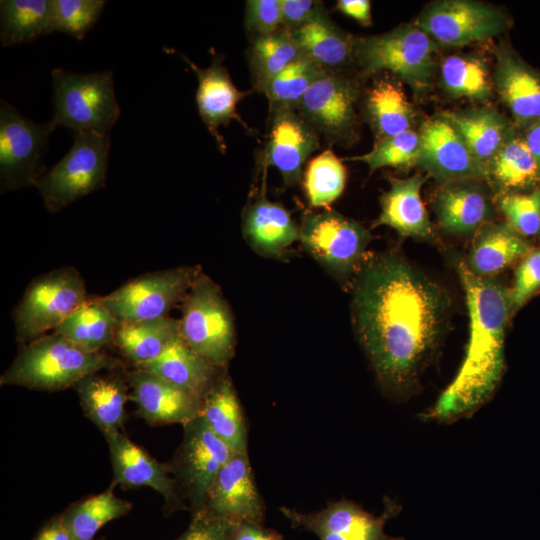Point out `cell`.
<instances>
[{
  "instance_id": "1",
  "label": "cell",
  "mask_w": 540,
  "mask_h": 540,
  "mask_svg": "<svg viewBox=\"0 0 540 540\" xmlns=\"http://www.w3.org/2000/svg\"><path fill=\"white\" fill-rule=\"evenodd\" d=\"M448 310L443 288L402 258L384 254L362 266L353 293L354 327L390 397L415 393L444 336Z\"/></svg>"
},
{
  "instance_id": "2",
  "label": "cell",
  "mask_w": 540,
  "mask_h": 540,
  "mask_svg": "<svg viewBox=\"0 0 540 540\" xmlns=\"http://www.w3.org/2000/svg\"><path fill=\"white\" fill-rule=\"evenodd\" d=\"M456 269L466 296L469 340L453 381L422 414L426 421L451 423L473 415L493 396L505 367L506 326L512 312L509 290L474 275L463 260Z\"/></svg>"
},
{
  "instance_id": "3",
  "label": "cell",
  "mask_w": 540,
  "mask_h": 540,
  "mask_svg": "<svg viewBox=\"0 0 540 540\" xmlns=\"http://www.w3.org/2000/svg\"><path fill=\"white\" fill-rule=\"evenodd\" d=\"M122 362L103 352L87 351L53 331L23 344L0 378L1 385L21 386L40 391H61L84 377L114 371Z\"/></svg>"
},
{
  "instance_id": "4",
  "label": "cell",
  "mask_w": 540,
  "mask_h": 540,
  "mask_svg": "<svg viewBox=\"0 0 540 540\" xmlns=\"http://www.w3.org/2000/svg\"><path fill=\"white\" fill-rule=\"evenodd\" d=\"M436 51L437 43L415 23L354 40L355 64L363 77L390 72L416 91L431 84Z\"/></svg>"
},
{
  "instance_id": "5",
  "label": "cell",
  "mask_w": 540,
  "mask_h": 540,
  "mask_svg": "<svg viewBox=\"0 0 540 540\" xmlns=\"http://www.w3.org/2000/svg\"><path fill=\"white\" fill-rule=\"evenodd\" d=\"M51 75L52 127H65L74 134H108L120 116L112 71L75 73L55 68Z\"/></svg>"
},
{
  "instance_id": "6",
  "label": "cell",
  "mask_w": 540,
  "mask_h": 540,
  "mask_svg": "<svg viewBox=\"0 0 540 540\" xmlns=\"http://www.w3.org/2000/svg\"><path fill=\"white\" fill-rule=\"evenodd\" d=\"M180 336L198 355L226 367L234 354L235 332L230 307L220 288L199 274L182 301Z\"/></svg>"
},
{
  "instance_id": "7",
  "label": "cell",
  "mask_w": 540,
  "mask_h": 540,
  "mask_svg": "<svg viewBox=\"0 0 540 540\" xmlns=\"http://www.w3.org/2000/svg\"><path fill=\"white\" fill-rule=\"evenodd\" d=\"M110 144L108 134L96 132L74 134L70 150L34 184L48 212H59L105 185Z\"/></svg>"
},
{
  "instance_id": "8",
  "label": "cell",
  "mask_w": 540,
  "mask_h": 540,
  "mask_svg": "<svg viewBox=\"0 0 540 540\" xmlns=\"http://www.w3.org/2000/svg\"><path fill=\"white\" fill-rule=\"evenodd\" d=\"M86 300L84 279L75 268H58L35 278L13 313L16 340L27 344L55 331Z\"/></svg>"
},
{
  "instance_id": "9",
  "label": "cell",
  "mask_w": 540,
  "mask_h": 540,
  "mask_svg": "<svg viewBox=\"0 0 540 540\" xmlns=\"http://www.w3.org/2000/svg\"><path fill=\"white\" fill-rule=\"evenodd\" d=\"M183 440L167 463L192 514L203 511L217 474L235 453L198 416L183 425Z\"/></svg>"
},
{
  "instance_id": "10",
  "label": "cell",
  "mask_w": 540,
  "mask_h": 540,
  "mask_svg": "<svg viewBox=\"0 0 540 540\" xmlns=\"http://www.w3.org/2000/svg\"><path fill=\"white\" fill-rule=\"evenodd\" d=\"M360 82L348 72H325L296 106L300 115L330 143L350 145L357 139Z\"/></svg>"
},
{
  "instance_id": "11",
  "label": "cell",
  "mask_w": 540,
  "mask_h": 540,
  "mask_svg": "<svg viewBox=\"0 0 540 540\" xmlns=\"http://www.w3.org/2000/svg\"><path fill=\"white\" fill-rule=\"evenodd\" d=\"M55 129L50 122L36 123L14 106L0 102L1 192L34 186L45 173L42 158Z\"/></svg>"
},
{
  "instance_id": "12",
  "label": "cell",
  "mask_w": 540,
  "mask_h": 540,
  "mask_svg": "<svg viewBox=\"0 0 540 540\" xmlns=\"http://www.w3.org/2000/svg\"><path fill=\"white\" fill-rule=\"evenodd\" d=\"M371 239L360 223L333 210L305 212L299 226L304 249L325 270L341 278L356 269Z\"/></svg>"
},
{
  "instance_id": "13",
  "label": "cell",
  "mask_w": 540,
  "mask_h": 540,
  "mask_svg": "<svg viewBox=\"0 0 540 540\" xmlns=\"http://www.w3.org/2000/svg\"><path fill=\"white\" fill-rule=\"evenodd\" d=\"M199 274L195 267L147 273L98 300L119 323L165 317L174 305L183 301Z\"/></svg>"
},
{
  "instance_id": "14",
  "label": "cell",
  "mask_w": 540,
  "mask_h": 540,
  "mask_svg": "<svg viewBox=\"0 0 540 540\" xmlns=\"http://www.w3.org/2000/svg\"><path fill=\"white\" fill-rule=\"evenodd\" d=\"M415 25L437 44L463 46L502 33L509 21L502 11L486 3L443 0L428 5Z\"/></svg>"
},
{
  "instance_id": "15",
  "label": "cell",
  "mask_w": 540,
  "mask_h": 540,
  "mask_svg": "<svg viewBox=\"0 0 540 540\" xmlns=\"http://www.w3.org/2000/svg\"><path fill=\"white\" fill-rule=\"evenodd\" d=\"M400 506L392 499L385 498L384 510L375 516L360 505L349 500L328 504L326 508L313 513H301L295 509L281 507V513L293 528L315 533L320 540H404L385 533L386 522L400 512Z\"/></svg>"
},
{
  "instance_id": "16",
  "label": "cell",
  "mask_w": 540,
  "mask_h": 540,
  "mask_svg": "<svg viewBox=\"0 0 540 540\" xmlns=\"http://www.w3.org/2000/svg\"><path fill=\"white\" fill-rule=\"evenodd\" d=\"M269 112L261 167H275L287 186H297L308 157L320 148L321 137L296 108L277 107L269 109Z\"/></svg>"
},
{
  "instance_id": "17",
  "label": "cell",
  "mask_w": 540,
  "mask_h": 540,
  "mask_svg": "<svg viewBox=\"0 0 540 540\" xmlns=\"http://www.w3.org/2000/svg\"><path fill=\"white\" fill-rule=\"evenodd\" d=\"M113 469L114 486L149 487L164 500L165 513L188 509L167 463H160L120 432L104 436Z\"/></svg>"
},
{
  "instance_id": "18",
  "label": "cell",
  "mask_w": 540,
  "mask_h": 540,
  "mask_svg": "<svg viewBox=\"0 0 540 540\" xmlns=\"http://www.w3.org/2000/svg\"><path fill=\"white\" fill-rule=\"evenodd\" d=\"M419 165L444 184L478 180L486 170L474 158L465 141L442 114L428 119L419 131Z\"/></svg>"
},
{
  "instance_id": "19",
  "label": "cell",
  "mask_w": 540,
  "mask_h": 540,
  "mask_svg": "<svg viewBox=\"0 0 540 540\" xmlns=\"http://www.w3.org/2000/svg\"><path fill=\"white\" fill-rule=\"evenodd\" d=\"M127 382L138 416L150 425H185L201 415V398L157 374L135 369Z\"/></svg>"
},
{
  "instance_id": "20",
  "label": "cell",
  "mask_w": 540,
  "mask_h": 540,
  "mask_svg": "<svg viewBox=\"0 0 540 540\" xmlns=\"http://www.w3.org/2000/svg\"><path fill=\"white\" fill-rule=\"evenodd\" d=\"M167 53H175L181 57L198 80L196 104L198 113L214 137L218 149L224 153L226 149L224 137L219 132L220 126H228L232 120L239 121L247 127L237 112L238 103L248 94L237 89L227 68L222 63L220 54L212 53V62L207 68H200L189 58L175 49L164 48Z\"/></svg>"
},
{
  "instance_id": "21",
  "label": "cell",
  "mask_w": 540,
  "mask_h": 540,
  "mask_svg": "<svg viewBox=\"0 0 540 540\" xmlns=\"http://www.w3.org/2000/svg\"><path fill=\"white\" fill-rule=\"evenodd\" d=\"M234 522L262 524L263 501L252 477L247 451L235 452L217 474L204 509Z\"/></svg>"
},
{
  "instance_id": "22",
  "label": "cell",
  "mask_w": 540,
  "mask_h": 540,
  "mask_svg": "<svg viewBox=\"0 0 540 540\" xmlns=\"http://www.w3.org/2000/svg\"><path fill=\"white\" fill-rule=\"evenodd\" d=\"M493 83L515 123L527 128L540 119V73L509 47L496 51Z\"/></svg>"
},
{
  "instance_id": "23",
  "label": "cell",
  "mask_w": 540,
  "mask_h": 540,
  "mask_svg": "<svg viewBox=\"0 0 540 540\" xmlns=\"http://www.w3.org/2000/svg\"><path fill=\"white\" fill-rule=\"evenodd\" d=\"M242 231L252 249L266 257L281 256L299 239V227L290 212L269 200L264 190L244 208Z\"/></svg>"
},
{
  "instance_id": "24",
  "label": "cell",
  "mask_w": 540,
  "mask_h": 540,
  "mask_svg": "<svg viewBox=\"0 0 540 540\" xmlns=\"http://www.w3.org/2000/svg\"><path fill=\"white\" fill-rule=\"evenodd\" d=\"M477 180L444 184L433 200L438 223L448 233H477L493 214L487 191Z\"/></svg>"
},
{
  "instance_id": "25",
  "label": "cell",
  "mask_w": 540,
  "mask_h": 540,
  "mask_svg": "<svg viewBox=\"0 0 540 540\" xmlns=\"http://www.w3.org/2000/svg\"><path fill=\"white\" fill-rule=\"evenodd\" d=\"M423 183L420 175L391 178L390 188L381 197V212L375 226L386 225L402 236L431 240L433 227L421 199Z\"/></svg>"
},
{
  "instance_id": "26",
  "label": "cell",
  "mask_w": 540,
  "mask_h": 540,
  "mask_svg": "<svg viewBox=\"0 0 540 540\" xmlns=\"http://www.w3.org/2000/svg\"><path fill=\"white\" fill-rule=\"evenodd\" d=\"M73 388L86 417L104 436L120 432L125 423V405L130 396L127 379L97 372L84 377Z\"/></svg>"
},
{
  "instance_id": "27",
  "label": "cell",
  "mask_w": 540,
  "mask_h": 540,
  "mask_svg": "<svg viewBox=\"0 0 540 540\" xmlns=\"http://www.w3.org/2000/svg\"><path fill=\"white\" fill-rule=\"evenodd\" d=\"M532 248L528 239L508 223H488L477 232L463 261L474 275L491 278L520 261Z\"/></svg>"
},
{
  "instance_id": "28",
  "label": "cell",
  "mask_w": 540,
  "mask_h": 540,
  "mask_svg": "<svg viewBox=\"0 0 540 540\" xmlns=\"http://www.w3.org/2000/svg\"><path fill=\"white\" fill-rule=\"evenodd\" d=\"M291 31L302 54L325 72H347L355 64V36L337 26L328 13Z\"/></svg>"
},
{
  "instance_id": "29",
  "label": "cell",
  "mask_w": 540,
  "mask_h": 540,
  "mask_svg": "<svg viewBox=\"0 0 540 540\" xmlns=\"http://www.w3.org/2000/svg\"><path fill=\"white\" fill-rule=\"evenodd\" d=\"M362 100L364 116L377 141L412 130L413 106L394 79L376 78Z\"/></svg>"
},
{
  "instance_id": "30",
  "label": "cell",
  "mask_w": 540,
  "mask_h": 540,
  "mask_svg": "<svg viewBox=\"0 0 540 540\" xmlns=\"http://www.w3.org/2000/svg\"><path fill=\"white\" fill-rule=\"evenodd\" d=\"M192 392L202 400L221 374V368L195 353L181 336L156 360L139 368Z\"/></svg>"
},
{
  "instance_id": "31",
  "label": "cell",
  "mask_w": 540,
  "mask_h": 540,
  "mask_svg": "<svg viewBox=\"0 0 540 540\" xmlns=\"http://www.w3.org/2000/svg\"><path fill=\"white\" fill-rule=\"evenodd\" d=\"M180 337V321L168 316L120 322L114 344L134 368L159 358Z\"/></svg>"
},
{
  "instance_id": "32",
  "label": "cell",
  "mask_w": 540,
  "mask_h": 540,
  "mask_svg": "<svg viewBox=\"0 0 540 540\" xmlns=\"http://www.w3.org/2000/svg\"><path fill=\"white\" fill-rule=\"evenodd\" d=\"M442 115L457 129L486 172L492 158L514 132L509 121L491 108L445 112Z\"/></svg>"
},
{
  "instance_id": "33",
  "label": "cell",
  "mask_w": 540,
  "mask_h": 540,
  "mask_svg": "<svg viewBox=\"0 0 540 540\" xmlns=\"http://www.w3.org/2000/svg\"><path fill=\"white\" fill-rule=\"evenodd\" d=\"M201 417L211 431L234 452L247 451V431L234 386L221 373L203 399Z\"/></svg>"
},
{
  "instance_id": "34",
  "label": "cell",
  "mask_w": 540,
  "mask_h": 540,
  "mask_svg": "<svg viewBox=\"0 0 540 540\" xmlns=\"http://www.w3.org/2000/svg\"><path fill=\"white\" fill-rule=\"evenodd\" d=\"M302 55L292 31L283 26L275 32L251 37L246 58L253 89L262 93L277 74Z\"/></svg>"
},
{
  "instance_id": "35",
  "label": "cell",
  "mask_w": 540,
  "mask_h": 540,
  "mask_svg": "<svg viewBox=\"0 0 540 540\" xmlns=\"http://www.w3.org/2000/svg\"><path fill=\"white\" fill-rule=\"evenodd\" d=\"M3 47L32 42L55 31L52 0H1Z\"/></svg>"
},
{
  "instance_id": "36",
  "label": "cell",
  "mask_w": 540,
  "mask_h": 540,
  "mask_svg": "<svg viewBox=\"0 0 540 540\" xmlns=\"http://www.w3.org/2000/svg\"><path fill=\"white\" fill-rule=\"evenodd\" d=\"M489 176L501 194L525 192L540 185V171L524 137L515 132L492 158Z\"/></svg>"
},
{
  "instance_id": "37",
  "label": "cell",
  "mask_w": 540,
  "mask_h": 540,
  "mask_svg": "<svg viewBox=\"0 0 540 540\" xmlns=\"http://www.w3.org/2000/svg\"><path fill=\"white\" fill-rule=\"evenodd\" d=\"M111 484L104 492L68 507L61 518L71 540H94L106 523L127 515L133 505L114 494Z\"/></svg>"
},
{
  "instance_id": "38",
  "label": "cell",
  "mask_w": 540,
  "mask_h": 540,
  "mask_svg": "<svg viewBox=\"0 0 540 540\" xmlns=\"http://www.w3.org/2000/svg\"><path fill=\"white\" fill-rule=\"evenodd\" d=\"M118 320L98 298L87 299L55 329L79 347L90 352L114 342Z\"/></svg>"
},
{
  "instance_id": "39",
  "label": "cell",
  "mask_w": 540,
  "mask_h": 540,
  "mask_svg": "<svg viewBox=\"0 0 540 540\" xmlns=\"http://www.w3.org/2000/svg\"><path fill=\"white\" fill-rule=\"evenodd\" d=\"M441 82L454 98L485 101L492 94L493 79L486 63L479 57L451 55L441 63Z\"/></svg>"
},
{
  "instance_id": "40",
  "label": "cell",
  "mask_w": 540,
  "mask_h": 540,
  "mask_svg": "<svg viewBox=\"0 0 540 540\" xmlns=\"http://www.w3.org/2000/svg\"><path fill=\"white\" fill-rule=\"evenodd\" d=\"M346 168L332 150L323 151L307 165L304 190L312 207H326L343 192Z\"/></svg>"
},
{
  "instance_id": "41",
  "label": "cell",
  "mask_w": 540,
  "mask_h": 540,
  "mask_svg": "<svg viewBox=\"0 0 540 540\" xmlns=\"http://www.w3.org/2000/svg\"><path fill=\"white\" fill-rule=\"evenodd\" d=\"M325 73L316 63L302 55L264 88L263 94L269 102V109L277 107L296 108L311 85Z\"/></svg>"
},
{
  "instance_id": "42",
  "label": "cell",
  "mask_w": 540,
  "mask_h": 540,
  "mask_svg": "<svg viewBox=\"0 0 540 540\" xmlns=\"http://www.w3.org/2000/svg\"><path fill=\"white\" fill-rule=\"evenodd\" d=\"M419 132L409 130L401 134L376 141L366 154L345 158L361 161L368 165L370 172L383 167L408 168L419 163Z\"/></svg>"
},
{
  "instance_id": "43",
  "label": "cell",
  "mask_w": 540,
  "mask_h": 540,
  "mask_svg": "<svg viewBox=\"0 0 540 540\" xmlns=\"http://www.w3.org/2000/svg\"><path fill=\"white\" fill-rule=\"evenodd\" d=\"M56 31L83 39L101 16L104 0H52Z\"/></svg>"
},
{
  "instance_id": "44",
  "label": "cell",
  "mask_w": 540,
  "mask_h": 540,
  "mask_svg": "<svg viewBox=\"0 0 540 540\" xmlns=\"http://www.w3.org/2000/svg\"><path fill=\"white\" fill-rule=\"evenodd\" d=\"M498 207L521 235L528 238L540 234V185L525 192L501 194Z\"/></svg>"
},
{
  "instance_id": "45",
  "label": "cell",
  "mask_w": 540,
  "mask_h": 540,
  "mask_svg": "<svg viewBox=\"0 0 540 540\" xmlns=\"http://www.w3.org/2000/svg\"><path fill=\"white\" fill-rule=\"evenodd\" d=\"M540 290V247L532 248L519 262L509 290L512 312L520 309Z\"/></svg>"
},
{
  "instance_id": "46",
  "label": "cell",
  "mask_w": 540,
  "mask_h": 540,
  "mask_svg": "<svg viewBox=\"0 0 540 540\" xmlns=\"http://www.w3.org/2000/svg\"><path fill=\"white\" fill-rule=\"evenodd\" d=\"M244 26L250 38L266 35L281 28V0L246 1Z\"/></svg>"
},
{
  "instance_id": "47",
  "label": "cell",
  "mask_w": 540,
  "mask_h": 540,
  "mask_svg": "<svg viewBox=\"0 0 540 540\" xmlns=\"http://www.w3.org/2000/svg\"><path fill=\"white\" fill-rule=\"evenodd\" d=\"M237 523L203 510L192 514L188 528L176 540H232Z\"/></svg>"
},
{
  "instance_id": "48",
  "label": "cell",
  "mask_w": 540,
  "mask_h": 540,
  "mask_svg": "<svg viewBox=\"0 0 540 540\" xmlns=\"http://www.w3.org/2000/svg\"><path fill=\"white\" fill-rule=\"evenodd\" d=\"M327 13L322 1L281 0L282 26L289 30H295Z\"/></svg>"
},
{
  "instance_id": "49",
  "label": "cell",
  "mask_w": 540,
  "mask_h": 540,
  "mask_svg": "<svg viewBox=\"0 0 540 540\" xmlns=\"http://www.w3.org/2000/svg\"><path fill=\"white\" fill-rule=\"evenodd\" d=\"M232 540H283V536L273 529L258 523L238 522Z\"/></svg>"
},
{
  "instance_id": "50",
  "label": "cell",
  "mask_w": 540,
  "mask_h": 540,
  "mask_svg": "<svg viewBox=\"0 0 540 540\" xmlns=\"http://www.w3.org/2000/svg\"><path fill=\"white\" fill-rule=\"evenodd\" d=\"M336 9L364 26H369L372 22L371 4L368 0H339Z\"/></svg>"
},
{
  "instance_id": "51",
  "label": "cell",
  "mask_w": 540,
  "mask_h": 540,
  "mask_svg": "<svg viewBox=\"0 0 540 540\" xmlns=\"http://www.w3.org/2000/svg\"><path fill=\"white\" fill-rule=\"evenodd\" d=\"M33 540H71L67 532L61 514L50 519L35 535Z\"/></svg>"
},
{
  "instance_id": "52",
  "label": "cell",
  "mask_w": 540,
  "mask_h": 540,
  "mask_svg": "<svg viewBox=\"0 0 540 540\" xmlns=\"http://www.w3.org/2000/svg\"><path fill=\"white\" fill-rule=\"evenodd\" d=\"M524 140L535 158L540 171V119L526 128Z\"/></svg>"
},
{
  "instance_id": "53",
  "label": "cell",
  "mask_w": 540,
  "mask_h": 540,
  "mask_svg": "<svg viewBox=\"0 0 540 540\" xmlns=\"http://www.w3.org/2000/svg\"><path fill=\"white\" fill-rule=\"evenodd\" d=\"M98 540H104V539H98Z\"/></svg>"
}]
</instances>
